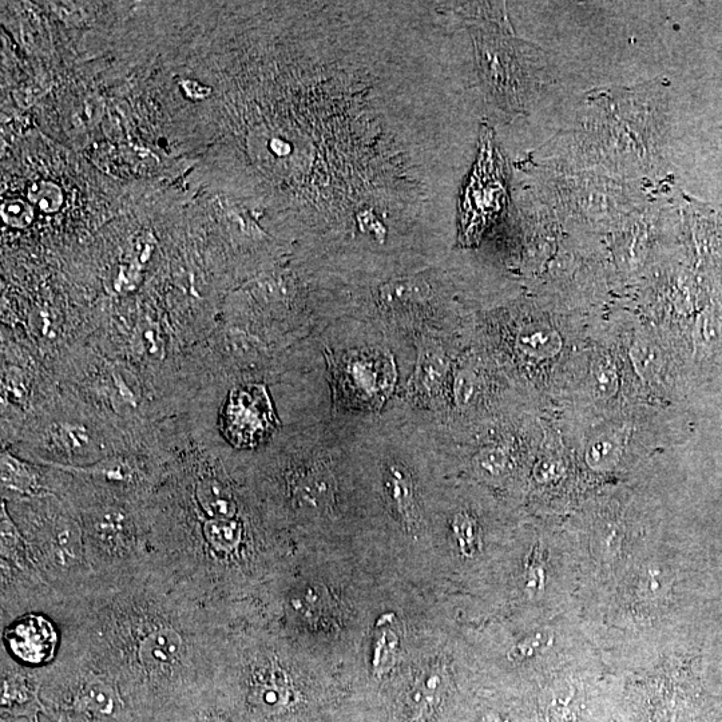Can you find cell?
<instances>
[{
	"instance_id": "obj_22",
	"label": "cell",
	"mask_w": 722,
	"mask_h": 722,
	"mask_svg": "<svg viewBox=\"0 0 722 722\" xmlns=\"http://www.w3.org/2000/svg\"><path fill=\"white\" fill-rule=\"evenodd\" d=\"M565 470V464L561 460L554 458L542 459L534 468V478L538 483L546 485V483H553L555 480L562 478Z\"/></svg>"
},
{
	"instance_id": "obj_20",
	"label": "cell",
	"mask_w": 722,
	"mask_h": 722,
	"mask_svg": "<svg viewBox=\"0 0 722 722\" xmlns=\"http://www.w3.org/2000/svg\"><path fill=\"white\" fill-rule=\"evenodd\" d=\"M554 634L549 630H541V632L530 634L525 640L515 645L510 650L509 660L514 662H522L537 657L538 654L546 652L553 645Z\"/></svg>"
},
{
	"instance_id": "obj_14",
	"label": "cell",
	"mask_w": 722,
	"mask_h": 722,
	"mask_svg": "<svg viewBox=\"0 0 722 722\" xmlns=\"http://www.w3.org/2000/svg\"><path fill=\"white\" fill-rule=\"evenodd\" d=\"M518 348L533 359H550L562 349V339L549 327H530L518 335Z\"/></svg>"
},
{
	"instance_id": "obj_2",
	"label": "cell",
	"mask_w": 722,
	"mask_h": 722,
	"mask_svg": "<svg viewBox=\"0 0 722 722\" xmlns=\"http://www.w3.org/2000/svg\"><path fill=\"white\" fill-rule=\"evenodd\" d=\"M479 77L499 107L525 111L542 85L543 61L537 47L507 37L501 31L471 29Z\"/></svg>"
},
{
	"instance_id": "obj_15",
	"label": "cell",
	"mask_w": 722,
	"mask_h": 722,
	"mask_svg": "<svg viewBox=\"0 0 722 722\" xmlns=\"http://www.w3.org/2000/svg\"><path fill=\"white\" fill-rule=\"evenodd\" d=\"M293 612L305 621L317 622L327 617L329 595L323 586L309 585L291 599Z\"/></svg>"
},
{
	"instance_id": "obj_1",
	"label": "cell",
	"mask_w": 722,
	"mask_h": 722,
	"mask_svg": "<svg viewBox=\"0 0 722 722\" xmlns=\"http://www.w3.org/2000/svg\"><path fill=\"white\" fill-rule=\"evenodd\" d=\"M82 400L61 387L23 426L9 447L21 458L51 468H83L115 452L141 446Z\"/></svg>"
},
{
	"instance_id": "obj_6",
	"label": "cell",
	"mask_w": 722,
	"mask_h": 722,
	"mask_svg": "<svg viewBox=\"0 0 722 722\" xmlns=\"http://www.w3.org/2000/svg\"><path fill=\"white\" fill-rule=\"evenodd\" d=\"M277 424L275 407L263 384H236L217 408V436L243 450L263 443Z\"/></svg>"
},
{
	"instance_id": "obj_7",
	"label": "cell",
	"mask_w": 722,
	"mask_h": 722,
	"mask_svg": "<svg viewBox=\"0 0 722 722\" xmlns=\"http://www.w3.org/2000/svg\"><path fill=\"white\" fill-rule=\"evenodd\" d=\"M7 648L23 664H45L57 648L58 636L45 617L29 616L15 621L6 630Z\"/></svg>"
},
{
	"instance_id": "obj_10",
	"label": "cell",
	"mask_w": 722,
	"mask_h": 722,
	"mask_svg": "<svg viewBox=\"0 0 722 722\" xmlns=\"http://www.w3.org/2000/svg\"><path fill=\"white\" fill-rule=\"evenodd\" d=\"M448 366L442 349L424 345L419 349L418 363L408 383V395L423 406H436L446 387Z\"/></svg>"
},
{
	"instance_id": "obj_8",
	"label": "cell",
	"mask_w": 722,
	"mask_h": 722,
	"mask_svg": "<svg viewBox=\"0 0 722 722\" xmlns=\"http://www.w3.org/2000/svg\"><path fill=\"white\" fill-rule=\"evenodd\" d=\"M50 476L49 467L23 459L10 448H3V501H25L54 494Z\"/></svg>"
},
{
	"instance_id": "obj_19",
	"label": "cell",
	"mask_w": 722,
	"mask_h": 722,
	"mask_svg": "<svg viewBox=\"0 0 722 722\" xmlns=\"http://www.w3.org/2000/svg\"><path fill=\"white\" fill-rule=\"evenodd\" d=\"M398 646L399 638L395 632L390 629L379 630L375 642L374 656H372V666H374L375 673H387L394 666Z\"/></svg>"
},
{
	"instance_id": "obj_16",
	"label": "cell",
	"mask_w": 722,
	"mask_h": 722,
	"mask_svg": "<svg viewBox=\"0 0 722 722\" xmlns=\"http://www.w3.org/2000/svg\"><path fill=\"white\" fill-rule=\"evenodd\" d=\"M620 388L617 368L610 360H598L591 372V390L595 398L612 399Z\"/></svg>"
},
{
	"instance_id": "obj_21",
	"label": "cell",
	"mask_w": 722,
	"mask_h": 722,
	"mask_svg": "<svg viewBox=\"0 0 722 722\" xmlns=\"http://www.w3.org/2000/svg\"><path fill=\"white\" fill-rule=\"evenodd\" d=\"M476 391V378L470 370L463 368L455 376L454 395L459 407H467Z\"/></svg>"
},
{
	"instance_id": "obj_4",
	"label": "cell",
	"mask_w": 722,
	"mask_h": 722,
	"mask_svg": "<svg viewBox=\"0 0 722 722\" xmlns=\"http://www.w3.org/2000/svg\"><path fill=\"white\" fill-rule=\"evenodd\" d=\"M325 359L336 406L379 411L394 391L396 367L390 353L378 349L328 351Z\"/></svg>"
},
{
	"instance_id": "obj_12",
	"label": "cell",
	"mask_w": 722,
	"mask_h": 722,
	"mask_svg": "<svg viewBox=\"0 0 722 722\" xmlns=\"http://www.w3.org/2000/svg\"><path fill=\"white\" fill-rule=\"evenodd\" d=\"M443 692V677L435 670L420 677L411 693V722L430 721L442 700Z\"/></svg>"
},
{
	"instance_id": "obj_13",
	"label": "cell",
	"mask_w": 722,
	"mask_h": 722,
	"mask_svg": "<svg viewBox=\"0 0 722 722\" xmlns=\"http://www.w3.org/2000/svg\"><path fill=\"white\" fill-rule=\"evenodd\" d=\"M624 451V435L608 432L595 436L586 448L587 466L594 471H609L620 462Z\"/></svg>"
},
{
	"instance_id": "obj_11",
	"label": "cell",
	"mask_w": 722,
	"mask_h": 722,
	"mask_svg": "<svg viewBox=\"0 0 722 722\" xmlns=\"http://www.w3.org/2000/svg\"><path fill=\"white\" fill-rule=\"evenodd\" d=\"M384 490L392 509L407 526H415L418 521V509L414 482L410 472L400 464H390L384 474Z\"/></svg>"
},
{
	"instance_id": "obj_9",
	"label": "cell",
	"mask_w": 722,
	"mask_h": 722,
	"mask_svg": "<svg viewBox=\"0 0 722 722\" xmlns=\"http://www.w3.org/2000/svg\"><path fill=\"white\" fill-rule=\"evenodd\" d=\"M288 494L296 510L327 511L335 501V480L321 463H308L288 475Z\"/></svg>"
},
{
	"instance_id": "obj_3",
	"label": "cell",
	"mask_w": 722,
	"mask_h": 722,
	"mask_svg": "<svg viewBox=\"0 0 722 722\" xmlns=\"http://www.w3.org/2000/svg\"><path fill=\"white\" fill-rule=\"evenodd\" d=\"M2 444L17 442L23 426L59 390L45 361L17 340H2Z\"/></svg>"
},
{
	"instance_id": "obj_23",
	"label": "cell",
	"mask_w": 722,
	"mask_h": 722,
	"mask_svg": "<svg viewBox=\"0 0 722 722\" xmlns=\"http://www.w3.org/2000/svg\"><path fill=\"white\" fill-rule=\"evenodd\" d=\"M543 566L545 565H543L541 558L538 557V553H534L533 557L530 558L526 571L527 589L534 591V593L545 586V567Z\"/></svg>"
},
{
	"instance_id": "obj_18",
	"label": "cell",
	"mask_w": 722,
	"mask_h": 722,
	"mask_svg": "<svg viewBox=\"0 0 722 722\" xmlns=\"http://www.w3.org/2000/svg\"><path fill=\"white\" fill-rule=\"evenodd\" d=\"M509 467V454L502 447H486L474 458V468L485 478L498 479Z\"/></svg>"
},
{
	"instance_id": "obj_17",
	"label": "cell",
	"mask_w": 722,
	"mask_h": 722,
	"mask_svg": "<svg viewBox=\"0 0 722 722\" xmlns=\"http://www.w3.org/2000/svg\"><path fill=\"white\" fill-rule=\"evenodd\" d=\"M456 542L464 557H474L479 551V526L475 519L467 513H458L452 521Z\"/></svg>"
},
{
	"instance_id": "obj_5",
	"label": "cell",
	"mask_w": 722,
	"mask_h": 722,
	"mask_svg": "<svg viewBox=\"0 0 722 722\" xmlns=\"http://www.w3.org/2000/svg\"><path fill=\"white\" fill-rule=\"evenodd\" d=\"M506 200L505 165L495 146L493 130L485 126L480 134L478 161L460 204V241L464 245L476 243L505 209Z\"/></svg>"
}]
</instances>
